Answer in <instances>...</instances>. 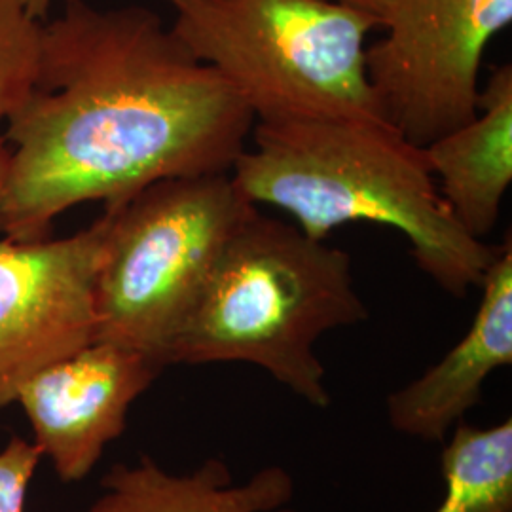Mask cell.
<instances>
[{
    "instance_id": "6da1fadb",
    "label": "cell",
    "mask_w": 512,
    "mask_h": 512,
    "mask_svg": "<svg viewBox=\"0 0 512 512\" xmlns=\"http://www.w3.org/2000/svg\"><path fill=\"white\" fill-rule=\"evenodd\" d=\"M255 116L156 12L65 0L42 21L37 76L6 120L0 232L33 241L74 205L114 207L150 184L230 173Z\"/></svg>"
},
{
    "instance_id": "7a4b0ae2",
    "label": "cell",
    "mask_w": 512,
    "mask_h": 512,
    "mask_svg": "<svg viewBox=\"0 0 512 512\" xmlns=\"http://www.w3.org/2000/svg\"><path fill=\"white\" fill-rule=\"evenodd\" d=\"M230 173L249 202L285 211L311 238L353 222L401 232L421 272L456 298L480 289L503 251L463 230L423 148L384 118L255 124Z\"/></svg>"
},
{
    "instance_id": "3957f363",
    "label": "cell",
    "mask_w": 512,
    "mask_h": 512,
    "mask_svg": "<svg viewBox=\"0 0 512 512\" xmlns=\"http://www.w3.org/2000/svg\"><path fill=\"white\" fill-rule=\"evenodd\" d=\"M366 319L351 256L253 205L222 249L167 365H255L311 406L327 408V370L315 344Z\"/></svg>"
},
{
    "instance_id": "277c9868",
    "label": "cell",
    "mask_w": 512,
    "mask_h": 512,
    "mask_svg": "<svg viewBox=\"0 0 512 512\" xmlns=\"http://www.w3.org/2000/svg\"><path fill=\"white\" fill-rule=\"evenodd\" d=\"M171 29L255 124L382 118L366 50L380 19L340 0H177Z\"/></svg>"
},
{
    "instance_id": "5b68a950",
    "label": "cell",
    "mask_w": 512,
    "mask_h": 512,
    "mask_svg": "<svg viewBox=\"0 0 512 512\" xmlns=\"http://www.w3.org/2000/svg\"><path fill=\"white\" fill-rule=\"evenodd\" d=\"M253 205L232 173H203L150 184L105 207L109 232L95 287V340L167 366L171 344Z\"/></svg>"
},
{
    "instance_id": "8992f818",
    "label": "cell",
    "mask_w": 512,
    "mask_h": 512,
    "mask_svg": "<svg viewBox=\"0 0 512 512\" xmlns=\"http://www.w3.org/2000/svg\"><path fill=\"white\" fill-rule=\"evenodd\" d=\"M512 21V0H389L366 50L380 114L425 147L478 110L482 59Z\"/></svg>"
},
{
    "instance_id": "52a82bcc",
    "label": "cell",
    "mask_w": 512,
    "mask_h": 512,
    "mask_svg": "<svg viewBox=\"0 0 512 512\" xmlns=\"http://www.w3.org/2000/svg\"><path fill=\"white\" fill-rule=\"evenodd\" d=\"M103 213L69 238L0 241V412L46 366L95 340Z\"/></svg>"
},
{
    "instance_id": "ba28073f",
    "label": "cell",
    "mask_w": 512,
    "mask_h": 512,
    "mask_svg": "<svg viewBox=\"0 0 512 512\" xmlns=\"http://www.w3.org/2000/svg\"><path fill=\"white\" fill-rule=\"evenodd\" d=\"M162 368L141 351L93 340L21 385L16 403L61 480L90 475L105 448L126 431L131 404Z\"/></svg>"
},
{
    "instance_id": "9c48e42d",
    "label": "cell",
    "mask_w": 512,
    "mask_h": 512,
    "mask_svg": "<svg viewBox=\"0 0 512 512\" xmlns=\"http://www.w3.org/2000/svg\"><path fill=\"white\" fill-rule=\"evenodd\" d=\"M482 298L465 336L439 363L387 397V418L412 439L442 442L480 403L484 382L512 363V245L484 277Z\"/></svg>"
},
{
    "instance_id": "30bf717a",
    "label": "cell",
    "mask_w": 512,
    "mask_h": 512,
    "mask_svg": "<svg viewBox=\"0 0 512 512\" xmlns=\"http://www.w3.org/2000/svg\"><path fill=\"white\" fill-rule=\"evenodd\" d=\"M423 148L440 196L475 239L492 232L512 183V67H495L475 116Z\"/></svg>"
},
{
    "instance_id": "8fae6325",
    "label": "cell",
    "mask_w": 512,
    "mask_h": 512,
    "mask_svg": "<svg viewBox=\"0 0 512 512\" xmlns=\"http://www.w3.org/2000/svg\"><path fill=\"white\" fill-rule=\"evenodd\" d=\"M294 480L268 465L243 482L222 459L211 458L188 475H173L154 459L116 465L86 512H298L291 509Z\"/></svg>"
},
{
    "instance_id": "7c38bea8",
    "label": "cell",
    "mask_w": 512,
    "mask_h": 512,
    "mask_svg": "<svg viewBox=\"0 0 512 512\" xmlns=\"http://www.w3.org/2000/svg\"><path fill=\"white\" fill-rule=\"evenodd\" d=\"M444 495L433 512H512V421H459L442 458Z\"/></svg>"
},
{
    "instance_id": "4fadbf2b",
    "label": "cell",
    "mask_w": 512,
    "mask_h": 512,
    "mask_svg": "<svg viewBox=\"0 0 512 512\" xmlns=\"http://www.w3.org/2000/svg\"><path fill=\"white\" fill-rule=\"evenodd\" d=\"M42 21L21 0H0V126L18 109L33 86L40 55ZM10 169V147L0 133V202Z\"/></svg>"
},
{
    "instance_id": "5bb4252c",
    "label": "cell",
    "mask_w": 512,
    "mask_h": 512,
    "mask_svg": "<svg viewBox=\"0 0 512 512\" xmlns=\"http://www.w3.org/2000/svg\"><path fill=\"white\" fill-rule=\"evenodd\" d=\"M42 452L35 442L14 437L0 452V512H23L27 488Z\"/></svg>"
},
{
    "instance_id": "9a60e30c",
    "label": "cell",
    "mask_w": 512,
    "mask_h": 512,
    "mask_svg": "<svg viewBox=\"0 0 512 512\" xmlns=\"http://www.w3.org/2000/svg\"><path fill=\"white\" fill-rule=\"evenodd\" d=\"M340 2H346L349 6L361 8V10H365L368 14L376 16V18L380 19V25H382V19H384L387 4H389V0H340Z\"/></svg>"
},
{
    "instance_id": "2e32d148",
    "label": "cell",
    "mask_w": 512,
    "mask_h": 512,
    "mask_svg": "<svg viewBox=\"0 0 512 512\" xmlns=\"http://www.w3.org/2000/svg\"><path fill=\"white\" fill-rule=\"evenodd\" d=\"M23 2V6H25V10H27V14L31 16L33 19H38V21H44L46 18V14H48V10H50V6H52V2L54 0H21ZM167 2H177V0H167Z\"/></svg>"
}]
</instances>
